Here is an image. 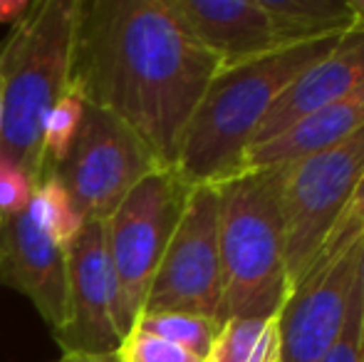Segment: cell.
<instances>
[{"label": "cell", "mask_w": 364, "mask_h": 362, "mask_svg": "<svg viewBox=\"0 0 364 362\" xmlns=\"http://www.w3.org/2000/svg\"><path fill=\"white\" fill-rule=\"evenodd\" d=\"M362 238H364V174H362V181H360V186H357L355 196H352V201L347 203L345 213H342L340 221L332 226V231L327 233L320 251L315 253V258H312V263L307 266L305 275H302L297 285L307 283V280L325 273L332 263L340 261L345 253H350Z\"/></svg>", "instance_id": "ffe728a7"}, {"label": "cell", "mask_w": 364, "mask_h": 362, "mask_svg": "<svg viewBox=\"0 0 364 362\" xmlns=\"http://www.w3.org/2000/svg\"><path fill=\"white\" fill-rule=\"evenodd\" d=\"M364 127V85L352 90L350 95L320 107L312 115L302 117L300 122L278 134L265 144L250 147L245 154L243 171L265 169V166L290 164L302 156L335 147L352 137Z\"/></svg>", "instance_id": "5bb4252c"}, {"label": "cell", "mask_w": 364, "mask_h": 362, "mask_svg": "<svg viewBox=\"0 0 364 362\" xmlns=\"http://www.w3.org/2000/svg\"><path fill=\"white\" fill-rule=\"evenodd\" d=\"M33 0H0V25H13L28 13Z\"/></svg>", "instance_id": "cb8c5ba5"}, {"label": "cell", "mask_w": 364, "mask_h": 362, "mask_svg": "<svg viewBox=\"0 0 364 362\" xmlns=\"http://www.w3.org/2000/svg\"><path fill=\"white\" fill-rule=\"evenodd\" d=\"M220 70L166 0L77 3L70 85L87 105L127 122L161 166L173 169L183 132Z\"/></svg>", "instance_id": "6da1fadb"}, {"label": "cell", "mask_w": 364, "mask_h": 362, "mask_svg": "<svg viewBox=\"0 0 364 362\" xmlns=\"http://www.w3.org/2000/svg\"><path fill=\"white\" fill-rule=\"evenodd\" d=\"M322 362H364L362 350H360V293L352 295L350 313H347L345 328H342L337 343L332 345L330 353L322 358Z\"/></svg>", "instance_id": "603a6c76"}, {"label": "cell", "mask_w": 364, "mask_h": 362, "mask_svg": "<svg viewBox=\"0 0 364 362\" xmlns=\"http://www.w3.org/2000/svg\"><path fill=\"white\" fill-rule=\"evenodd\" d=\"M0 129H3V100H0Z\"/></svg>", "instance_id": "83f0119b"}, {"label": "cell", "mask_w": 364, "mask_h": 362, "mask_svg": "<svg viewBox=\"0 0 364 362\" xmlns=\"http://www.w3.org/2000/svg\"><path fill=\"white\" fill-rule=\"evenodd\" d=\"M141 313H196L225 323L218 188L193 186ZM139 313V315H141Z\"/></svg>", "instance_id": "ba28073f"}, {"label": "cell", "mask_w": 364, "mask_h": 362, "mask_svg": "<svg viewBox=\"0 0 364 362\" xmlns=\"http://www.w3.org/2000/svg\"><path fill=\"white\" fill-rule=\"evenodd\" d=\"M82 112H85V100L70 85L65 95L50 107L43 122V179H48L58 164L65 159L70 144H73L77 129H80ZM40 179V181H43Z\"/></svg>", "instance_id": "d6986e66"}, {"label": "cell", "mask_w": 364, "mask_h": 362, "mask_svg": "<svg viewBox=\"0 0 364 362\" xmlns=\"http://www.w3.org/2000/svg\"><path fill=\"white\" fill-rule=\"evenodd\" d=\"M28 216L35 221L40 231H45L58 246L68 248L82 231L85 221L75 211L68 191L58 179L48 176L33 188V198L28 203Z\"/></svg>", "instance_id": "ac0fdd59"}, {"label": "cell", "mask_w": 364, "mask_h": 362, "mask_svg": "<svg viewBox=\"0 0 364 362\" xmlns=\"http://www.w3.org/2000/svg\"><path fill=\"white\" fill-rule=\"evenodd\" d=\"M171 13L223 68L283 50L260 0H166Z\"/></svg>", "instance_id": "7c38bea8"}, {"label": "cell", "mask_w": 364, "mask_h": 362, "mask_svg": "<svg viewBox=\"0 0 364 362\" xmlns=\"http://www.w3.org/2000/svg\"><path fill=\"white\" fill-rule=\"evenodd\" d=\"M191 188L176 169L164 166L136 183L107 218V243L117 275L124 335L144 308L154 273L181 221Z\"/></svg>", "instance_id": "5b68a950"}, {"label": "cell", "mask_w": 364, "mask_h": 362, "mask_svg": "<svg viewBox=\"0 0 364 362\" xmlns=\"http://www.w3.org/2000/svg\"><path fill=\"white\" fill-rule=\"evenodd\" d=\"M206 362H280L275 318H228Z\"/></svg>", "instance_id": "2e32d148"}, {"label": "cell", "mask_w": 364, "mask_h": 362, "mask_svg": "<svg viewBox=\"0 0 364 362\" xmlns=\"http://www.w3.org/2000/svg\"><path fill=\"white\" fill-rule=\"evenodd\" d=\"M360 243L325 273L290 290L278 313L280 362H322L337 343L355 295Z\"/></svg>", "instance_id": "30bf717a"}, {"label": "cell", "mask_w": 364, "mask_h": 362, "mask_svg": "<svg viewBox=\"0 0 364 362\" xmlns=\"http://www.w3.org/2000/svg\"><path fill=\"white\" fill-rule=\"evenodd\" d=\"M122 362H206L178 345L132 328L117 348Z\"/></svg>", "instance_id": "44dd1931"}, {"label": "cell", "mask_w": 364, "mask_h": 362, "mask_svg": "<svg viewBox=\"0 0 364 362\" xmlns=\"http://www.w3.org/2000/svg\"><path fill=\"white\" fill-rule=\"evenodd\" d=\"M156 169H164L161 161L127 122L85 102L80 129L50 176L68 191L82 221L90 223L107 221L127 193Z\"/></svg>", "instance_id": "8992f818"}, {"label": "cell", "mask_w": 364, "mask_h": 362, "mask_svg": "<svg viewBox=\"0 0 364 362\" xmlns=\"http://www.w3.org/2000/svg\"><path fill=\"white\" fill-rule=\"evenodd\" d=\"M35 183L13 161L0 159V218L18 216L28 208Z\"/></svg>", "instance_id": "7402d4cb"}, {"label": "cell", "mask_w": 364, "mask_h": 362, "mask_svg": "<svg viewBox=\"0 0 364 362\" xmlns=\"http://www.w3.org/2000/svg\"><path fill=\"white\" fill-rule=\"evenodd\" d=\"M350 8L355 13V28H364V0H350Z\"/></svg>", "instance_id": "4316f807"}, {"label": "cell", "mask_w": 364, "mask_h": 362, "mask_svg": "<svg viewBox=\"0 0 364 362\" xmlns=\"http://www.w3.org/2000/svg\"><path fill=\"white\" fill-rule=\"evenodd\" d=\"M337 43L340 38L292 45L220 70L183 132L181 149L173 164L178 176L188 186H218L238 176L250 142L270 107Z\"/></svg>", "instance_id": "7a4b0ae2"}, {"label": "cell", "mask_w": 364, "mask_h": 362, "mask_svg": "<svg viewBox=\"0 0 364 362\" xmlns=\"http://www.w3.org/2000/svg\"><path fill=\"white\" fill-rule=\"evenodd\" d=\"M280 48L342 38L355 30L350 0H260Z\"/></svg>", "instance_id": "9a60e30c"}, {"label": "cell", "mask_w": 364, "mask_h": 362, "mask_svg": "<svg viewBox=\"0 0 364 362\" xmlns=\"http://www.w3.org/2000/svg\"><path fill=\"white\" fill-rule=\"evenodd\" d=\"M364 174V127L345 142L285 164L283 223L290 290L352 201Z\"/></svg>", "instance_id": "52a82bcc"}, {"label": "cell", "mask_w": 364, "mask_h": 362, "mask_svg": "<svg viewBox=\"0 0 364 362\" xmlns=\"http://www.w3.org/2000/svg\"><path fill=\"white\" fill-rule=\"evenodd\" d=\"M285 164L218 183V238L228 318H275L290 295L283 223Z\"/></svg>", "instance_id": "277c9868"}, {"label": "cell", "mask_w": 364, "mask_h": 362, "mask_svg": "<svg viewBox=\"0 0 364 362\" xmlns=\"http://www.w3.org/2000/svg\"><path fill=\"white\" fill-rule=\"evenodd\" d=\"M132 328L168 340L201 360H208L223 323L196 313H141Z\"/></svg>", "instance_id": "e0dca14e"}, {"label": "cell", "mask_w": 364, "mask_h": 362, "mask_svg": "<svg viewBox=\"0 0 364 362\" xmlns=\"http://www.w3.org/2000/svg\"><path fill=\"white\" fill-rule=\"evenodd\" d=\"M77 3L33 0L0 43V159L38 186L43 179V122L73 80Z\"/></svg>", "instance_id": "3957f363"}, {"label": "cell", "mask_w": 364, "mask_h": 362, "mask_svg": "<svg viewBox=\"0 0 364 362\" xmlns=\"http://www.w3.org/2000/svg\"><path fill=\"white\" fill-rule=\"evenodd\" d=\"M0 285L23 293L58 338L68 320V248L40 231L28 208L0 218Z\"/></svg>", "instance_id": "8fae6325"}, {"label": "cell", "mask_w": 364, "mask_h": 362, "mask_svg": "<svg viewBox=\"0 0 364 362\" xmlns=\"http://www.w3.org/2000/svg\"><path fill=\"white\" fill-rule=\"evenodd\" d=\"M357 293H360V350L364 358V238L360 243V263H357Z\"/></svg>", "instance_id": "d4e9b609"}, {"label": "cell", "mask_w": 364, "mask_h": 362, "mask_svg": "<svg viewBox=\"0 0 364 362\" xmlns=\"http://www.w3.org/2000/svg\"><path fill=\"white\" fill-rule=\"evenodd\" d=\"M360 85H364V28H355L342 35L340 43L325 58L310 65L278 97V102L270 107L265 119L260 122L250 147L275 139L302 117L350 95Z\"/></svg>", "instance_id": "4fadbf2b"}, {"label": "cell", "mask_w": 364, "mask_h": 362, "mask_svg": "<svg viewBox=\"0 0 364 362\" xmlns=\"http://www.w3.org/2000/svg\"><path fill=\"white\" fill-rule=\"evenodd\" d=\"M122 338L107 221H90L68 246V320L55 340L63 353H117Z\"/></svg>", "instance_id": "9c48e42d"}, {"label": "cell", "mask_w": 364, "mask_h": 362, "mask_svg": "<svg viewBox=\"0 0 364 362\" xmlns=\"http://www.w3.org/2000/svg\"><path fill=\"white\" fill-rule=\"evenodd\" d=\"M55 362H122L117 353H63Z\"/></svg>", "instance_id": "484cf974"}]
</instances>
